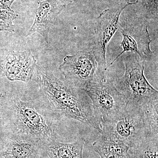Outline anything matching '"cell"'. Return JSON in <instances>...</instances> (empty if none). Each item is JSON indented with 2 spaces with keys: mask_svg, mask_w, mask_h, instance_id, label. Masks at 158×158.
<instances>
[{
  "mask_svg": "<svg viewBox=\"0 0 158 158\" xmlns=\"http://www.w3.org/2000/svg\"><path fill=\"white\" fill-rule=\"evenodd\" d=\"M124 74L115 84L127 102L142 106L158 101V91L149 84L144 74V62L135 55L134 59L125 60Z\"/></svg>",
  "mask_w": 158,
  "mask_h": 158,
  "instance_id": "277c9868",
  "label": "cell"
},
{
  "mask_svg": "<svg viewBox=\"0 0 158 158\" xmlns=\"http://www.w3.org/2000/svg\"><path fill=\"white\" fill-rule=\"evenodd\" d=\"M32 80L37 82L52 111L91 127L100 134L102 132L101 123L92 105L86 97L80 96L79 89L37 65Z\"/></svg>",
  "mask_w": 158,
  "mask_h": 158,
  "instance_id": "7a4b0ae2",
  "label": "cell"
},
{
  "mask_svg": "<svg viewBox=\"0 0 158 158\" xmlns=\"http://www.w3.org/2000/svg\"><path fill=\"white\" fill-rule=\"evenodd\" d=\"M6 151L15 158H42L44 156L40 143L15 136L9 138Z\"/></svg>",
  "mask_w": 158,
  "mask_h": 158,
  "instance_id": "7c38bea8",
  "label": "cell"
},
{
  "mask_svg": "<svg viewBox=\"0 0 158 158\" xmlns=\"http://www.w3.org/2000/svg\"><path fill=\"white\" fill-rule=\"evenodd\" d=\"M85 140L81 138L72 143L52 139L40 143L46 158H83Z\"/></svg>",
  "mask_w": 158,
  "mask_h": 158,
  "instance_id": "8fae6325",
  "label": "cell"
},
{
  "mask_svg": "<svg viewBox=\"0 0 158 158\" xmlns=\"http://www.w3.org/2000/svg\"><path fill=\"white\" fill-rule=\"evenodd\" d=\"M4 31L14 32L15 25L13 23V22L0 20V31Z\"/></svg>",
  "mask_w": 158,
  "mask_h": 158,
  "instance_id": "e0dca14e",
  "label": "cell"
},
{
  "mask_svg": "<svg viewBox=\"0 0 158 158\" xmlns=\"http://www.w3.org/2000/svg\"><path fill=\"white\" fill-rule=\"evenodd\" d=\"M18 16V15L15 14L12 9L7 10L0 9V20L13 22L14 19L17 18Z\"/></svg>",
  "mask_w": 158,
  "mask_h": 158,
  "instance_id": "2e32d148",
  "label": "cell"
},
{
  "mask_svg": "<svg viewBox=\"0 0 158 158\" xmlns=\"http://www.w3.org/2000/svg\"><path fill=\"white\" fill-rule=\"evenodd\" d=\"M82 90L92 102L94 111L101 124L116 118L124 110L127 102L115 84L106 77L91 82Z\"/></svg>",
  "mask_w": 158,
  "mask_h": 158,
  "instance_id": "5b68a950",
  "label": "cell"
},
{
  "mask_svg": "<svg viewBox=\"0 0 158 158\" xmlns=\"http://www.w3.org/2000/svg\"><path fill=\"white\" fill-rule=\"evenodd\" d=\"M50 115L36 102L12 93L0 95V118L11 136L45 142L56 139Z\"/></svg>",
  "mask_w": 158,
  "mask_h": 158,
  "instance_id": "6da1fadb",
  "label": "cell"
},
{
  "mask_svg": "<svg viewBox=\"0 0 158 158\" xmlns=\"http://www.w3.org/2000/svg\"><path fill=\"white\" fill-rule=\"evenodd\" d=\"M134 158H158V135H149L136 147L129 150Z\"/></svg>",
  "mask_w": 158,
  "mask_h": 158,
  "instance_id": "5bb4252c",
  "label": "cell"
},
{
  "mask_svg": "<svg viewBox=\"0 0 158 158\" xmlns=\"http://www.w3.org/2000/svg\"><path fill=\"white\" fill-rule=\"evenodd\" d=\"M142 15L146 19L157 20L158 0H136Z\"/></svg>",
  "mask_w": 158,
  "mask_h": 158,
  "instance_id": "9a60e30c",
  "label": "cell"
},
{
  "mask_svg": "<svg viewBox=\"0 0 158 158\" xmlns=\"http://www.w3.org/2000/svg\"><path fill=\"white\" fill-rule=\"evenodd\" d=\"M15 0H0V9L11 10V6Z\"/></svg>",
  "mask_w": 158,
  "mask_h": 158,
  "instance_id": "ac0fdd59",
  "label": "cell"
},
{
  "mask_svg": "<svg viewBox=\"0 0 158 158\" xmlns=\"http://www.w3.org/2000/svg\"><path fill=\"white\" fill-rule=\"evenodd\" d=\"M0 158H15L9 152L5 151L0 155Z\"/></svg>",
  "mask_w": 158,
  "mask_h": 158,
  "instance_id": "d6986e66",
  "label": "cell"
},
{
  "mask_svg": "<svg viewBox=\"0 0 158 158\" xmlns=\"http://www.w3.org/2000/svg\"><path fill=\"white\" fill-rule=\"evenodd\" d=\"M93 146L101 158H127L129 150L122 142L101 134Z\"/></svg>",
  "mask_w": 158,
  "mask_h": 158,
  "instance_id": "4fadbf2b",
  "label": "cell"
},
{
  "mask_svg": "<svg viewBox=\"0 0 158 158\" xmlns=\"http://www.w3.org/2000/svg\"><path fill=\"white\" fill-rule=\"evenodd\" d=\"M66 6L62 0H44L40 2L39 7L35 12L34 23L29 30L27 36L37 33L48 43L51 28L56 23L57 16Z\"/></svg>",
  "mask_w": 158,
  "mask_h": 158,
  "instance_id": "30bf717a",
  "label": "cell"
},
{
  "mask_svg": "<svg viewBox=\"0 0 158 158\" xmlns=\"http://www.w3.org/2000/svg\"><path fill=\"white\" fill-rule=\"evenodd\" d=\"M119 28L123 37L120 43L122 51L107 65V69L127 52L134 53L143 62L152 56L153 52L151 49L152 39L147 24L140 22L127 23Z\"/></svg>",
  "mask_w": 158,
  "mask_h": 158,
  "instance_id": "ba28073f",
  "label": "cell"
},
{
  "mask_svg": "<svg viewBox=\"0 0 158 158\" xmlns=\"http://www.w3.org/2000/svg\"><path fill=\"white\" fill-rule=\"evenodd\" d=\"M135 2H127L117 7L105 9L95 20L94 24V51L99 69L105 74L107 70L106 52L108 45L116 31L120 27V19L122 12L128 6L136 5Z\"/></svg>",
  "mask_w": 158,
  "mask_h": 158,
  "instance_id": "52a82bcc",
  "label": "cell"
},
{
  "mask_svg": "<svg viewBox=\"0 0 158 158\" xmlns=\"http://www.w3.org/2000/svg\"><path fill=\"white\" fill-rule=\"evenodd\" d=\"M45 158H46L45 157Z\"/></svg>",
  "mask_w": 158,
  "mask_h": 158,
  "instance_id": "cb8c5ba5",
  "label": "cell"
},
{
  "mask_svg": "<svg viewBox=\"0 0 158 158\" xmlns=\"http://www.w3.org/2000/svg\"><path fill=\"white\" fill-rule=\"evenodd\" d=\"M59 69L67 82L74 88L82 90L88 84L106 75L98 72V64L94 51H80L72 56H66Z\"/></svg>",
  "mask_w": 158,
  "mask_h": 158,
  "instance_id": "8992f818",
  "label": "cell"
},
{
  "mask_svg": "<svg viewBox=\"0 0 158 158\" xmlns=\"http://www.w3.org/2000/svg\"><path fill=\"white\" fill-rule=\"evenodd\" d=\"M66 5L73 2H75L77 0H62Z\"/></svg>",
  "mask_w": 158,
  "mask_h": 158,
  "instance_id": "ffe728a7",
  "label": "cell"
},
{
  "mask_svg": "<svg viewBox=\"0 0 158 158\" xmlns=\"http://www.w3.org/2000/svg\"><path fill=\"white\" fill-rule=\"evenodd\" d=\"M3 77L2 74V73H1V72L0 71V77Z\"/></svg>",
  "mask_w": 158,
  "mask_h": 158,
  "instance_id": "7402d4cb",
  "label": "cell"
},
{
  "mask_svg": "<svg viewBox=\"0 0 158 158\" xmlns=\"http://www.w3.org/2000/svg\"><path fill=\"white\" fill-rule=\"evenodd\" d=\"M37 60L29 51H13L0 60V71L11 81L27 82L32 80Z\"/></svg>",
  "mask_w": 158,
  "mask_h": 158,
  "instance_id": "9c48e42d",
  "label": "cell"
},
{
  "mask_svg": "<svg viewBox=\"0 0 158 158\" xmlns=\"http://www.w3.org/2000/svg\"><path fill=\"white\" fill-rule=\"evenodd\" d=\"M127 158H134L131 155V154H130L129 153H128V154Z\"/></svg>",
  "mask_w": 158,
  "mask_h": 158,
  "instance_id": "44dd1931",
  "label": "cell"
},
{
  "mask_svg": "<svg viewBox=\"0 0 158 158\" xmlns=\"http://www.w3.org/2000/svg\"><path fill=\"white\" fill-rule=\"evenodd\" d=\"M36 1H37L38 2H42V1H44V0H36Z\"/></svg>",
  "mask_w": 158,
  "mask_h": 158,
  "instance_id": "603a6c76",
  "label": "cell"
},
{
  "mask_svg": "<svg viewBox=\"0 0 158 158\" xmlns=\"http://www.w3.org/2000/svg\"><path fill=\"white\" fill-rule=\"evenodd\" d=\"M100 134L122 142L129 149L136 147L148 136L152 135L142 108L129 102L116 118L102 123Z\"/></svg>",
  "mask_w": 158,
  "mask_h": 158,
  "instance_id": "3957f363",
  "label": "cell"
}]
</instances>
